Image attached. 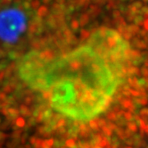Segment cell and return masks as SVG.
<instances>
[{"mask_svg": "<svg viewBox=\"0 0 148 148\" xmlns=\"http://www.w3.org/2000/svg\"><path fill=\"white\" fill-rule=\"evenodd\" d=\"M131 43L113 28L96 29L79 46L54 56L32 52L19 66L32 89L47 94L57 114L77 122L101 115L127 76L136 73Z\"/></svg>", "mask_w": 148, "mask_h": 148, "instance_id": "cell-1", "label": "cell"}, {"mask_svg": "<svg viewBox=\"0 0 148 148\" xmlns=\"http://www.w3.org/2000/svg\"><path fill=\"white\" fill-rule=\"evenodd\" d=\"M26 21L23 13L9 9L0 13V37L7 41L15 40L23 32Z\"/></svg>", "mask_w": 148, "mask_h": 148, "instance_id": "cell-2", "label": "cell"}, {"mask_svg": "<svg viewBox=\"0 0 148 148\" xmlns=\"http://www.w3.org/2000/svg\"><path fill=\"white\" fill-rule=\"evenodd\" d=\"M128 127H130L129 129L130 130H132V131H137V126H136V124L135 123H130L129 125H128Z\"/></svg>", "mask_w": 148, "mask_h": 148, "instance_id": "cell-3", "label": "cell"}]
</instances>
